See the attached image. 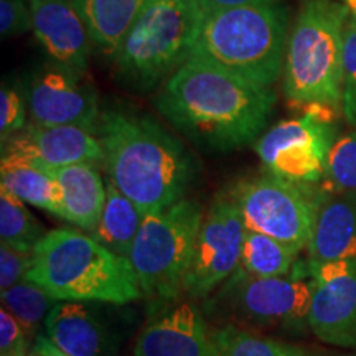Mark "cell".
I'll list each match as a JSON object with an SVG mask.
<instances>
[{"label":"cell","instance_id":"6da1fadb","mask_svg":"<svg viewBox=\"0 0 356 356\" xmlns=\"http://www.w3.org/2000/svg\"><path fill=\"white\" fill-rule=\"evenodd\" d=\"M275 92L190 58L163 83L155 108L203 149L228 152L261 139Z\"/></svg>","mask_w":356,"mask_h":356},{"label":"cell","instance_id":"7a4b0ae2","mask_svg":"<svg viewBox=\"0 0 356 356\" xmlns=\"http://www.w3.org/2000/svg\"><path fill=\"white\" fill-rule=\"evenodd\" d=\"M108 178L144 215L185 198L197 177V163L186 145L157 121L104 111L97 126Z\"/></svg>","mask_w":356,"mask_h":356},{"label":"cell","instance_id":"3957f363","mask_svg":"<svg viewBox=\"0 0 356 356\" xmlns=\"http://www.w3.org/2000/svg\"><path fill=\"white\" fill-rule=\"evenodd\" d=\"M25 280L58 302L124 305L144 296L127 257L109 251L91 234L70 228L47 231L35 248Z\"/></svg>","mask_w":356,"mask_h":356},{"label":"cell","instance_id":"277c9868","mask_svg":"<svg viewBox=\"0 0 356 356\" xmlns=\"http://www.w3.org/2000/svg\"><path fill=\"white\" fill-rule=\"evenodd\" d=\"M287 32L289 13L280 3L204 10L190 58L273 88L284 70Z\"/></svg>","mask_w":356,"mask_h":356},{"label":"cell","instance_id":"5b68a950","mask_svg":"<svg viewBox=\"0 0 356 356\" xmlns=\"http://www.w3.org/2000/svg\"><path fill=\"white\" fill-rule=\"evenodd\" d=\"M350 13L333 0H304L284 60V92L296 104L341 111Z\"/></svg>","mask_w":356,"mask_h":356},{"label":"cell","instance_id":"8992f818","mask_svg":"<svg viewBox=\"0 0 356 356\" xmlns=\"http://www.w3.org/2000/svg\"><path fill=\"white\" fill-rule=\"evenodd\" d=\"M198 0H147L114 56L124 84L147 91L190 60L203 19Z\"/></svg>","mask_w":356,"mask_h":356},{"label":"cell","instance_id":"52a82bcc","mask_svg":"<svg viewBox=\"0 0 356 356\" xmlns=\"http://www.w3.org/2000/svg\"><path fill=\"white\" fill-rule=\"evenodd\" d=\"M203 218V208L186 198L145 215L127 259L149 299L170 300L184 291Z\"/></svg>","mask_w":356,"mask_h":356},{"label":"cell","instance_id":"ba28073f","mask_svg":"<svg viewBox=\"0 0 356 356\" xmlns=\"http://www.w3.org/2000/svg\"><path fill=\"white\" fill-rule=\"evenodd\" d=\"M312 184H297L273 173L252 177L231 193L246 228L270 236L296 252L307 248L325 195Z\"/></svg>","mask_w":356,"mask_h":356},{"label":"cell","instance_id":"9c48e42d","mask_svg":"<svg viewBox=\"0 0 356 356\" xmlns=\"http://www.w3.org/2000/svg\"><path fill=\"white\" fill-rule=\"evenodd\" d=\"M328 109H309L304 118L275 124L257 140L256 150L267 173L297 184H315L325 175L335 131Z\"/></svg>","mask_w":356,"mask_h":356},{"label":"cell","instance_id":"30bf717a","mask_svg":"<svg viewBox=\"0 0 356 356\" xmlns=\"http://www.w3.org/2000/svg\"><path fill=\"white\" fill-rule=\"evenodd\" d=\"M222 296L244 323L300 328L309 323L314 279L307 280L297 275L254 277L236 269Z\"/></svg>","mask_w":356,"mask_h":356},{"label":"cell","instance_id":"8fae6325","mask_svg":"<svg viewBox=\"0 0 356 356\" xmlns=\"http://www.w3.org/2000/svg\"><path fill=\"white\" fill-rule=\"evenodd\" d=\"M248 228L233 198H218L204 213L184 291L204 299L236 273Z\"/></svg>","mask_w":356,"mask_h":356},{"label":"cell","instance_id":"7c38bea8","mask_svg":"<svg viewBox=\"0 0 356 356\" xmlns=\"http://www.w3.org/2000/svg\"><path fill=\"white\" fill-rule=\"evenodd\" d=\"M25 97L30 119L37 126H74L97 132L99 99L84 74L51 61L32 74Z\"/></svg>","mask_w":356,"mask_h":356},{"label":"cell","instance_id":"4fadbf2b","mask_svg":"<svg viewBox=\"0 0 356 356\" xmlns=\"http://www.w3.org/2000/svg\"><path fill=\"white\" fill-rule=\"evenodd\" d=\"M314 296L309 327L325 343L356 351V261L310 269Z\"/></svg>","mask_w":356,"mask_h":356},{"label":"cell","instance_id":"5bb4252c","mask_svg":"<svg viewBox=\"0 0 356 356\" xmlns=\"http://www.w3.org/2000/svg\"><path fill=\"white\" fill-rule=\"evenodd\" d=\"M2 155L33 160L47 168H61L76 163H97L104 150L97 134L74 126L43 127L29 124L2 142Z\"/></svg>","mask_w":356,"mask_h":356},{"label":"cell","instance_id":"9a60e30c","mask_svg":"<svg viewBox=\"0 0 356 356\" xmlns=\"http://www.w3.org/2000/svg\"><path fill=\"white\" fill-rule=\"evenodd\" d=\"M32 30L55 63L86 74L91 56L88 29L71 0H29Z\"/></svg>","mask_w":356,"mask_h":356},{"label":"cell","instance_id":"2e32d148","mask_svg":"<svg viewBox=\"0 0 356 356\" xmlns=\"http://www.w3.org/2000/svg\"><path fill=\"white\" fill-rule=\"evenodd\" d=\"M134 356H210V332L197 305L178 304L147 323Z\"/></svg>","mask_w":356,"mask_h":356},{"label":"cell","instance_id":"e0dca14e","mask_svg":"<svg viewBox=\"0 0 356 356\" xmlns=\"http://www.w3.org/2000/svg\"><path fill=\"white\" fill-rule=\"evenodd\" d=\"M309 267L335 261H356V195L323 197L307 244Z\"/></svg>","mask_w":356,"mask_h":356},{"label":"cell","instance_id":"ac0fdd59","mask_svg":"<svg viewBox=\"0 0 356 356\" xmlns=\"http://www.w3.org/2000/svg\"><path fill=\"white\" fill-rule=\"evenodd\" d=\"M44 330L51 343L70 356H111L108 325L83 302H58L44 320Z\"/></svg>","mask_w":356,"mask_h":356},{"label":"cell","instance_id":"d6986e66","mask_svg":"<svg viewBox=\"0 0 356 356\" xmlns=\"http://www.w3.org/2000/svg\"><path fill=\"white\" fill-rule=\"evenodd\" d=\"M53 177L63 190V218L83 231L96 229L108 198V184L95 163H76L51 168Z\"/></svg>","mask_w":356,"mask_h":356},{"label":"cell","instance_id":"ffe728a7","mask_svg":"<svg viewBox=\"0 0 356 356\" xmlns=\"http://www.w3.org/2000/svg\"><path fill=\"white\" fill-rule=\"evenodd\" d=\"M0 181V186L24 203L63 218V190L53 177L51 168L15 155H2Z\"/></svg>","mask_w":356,"mask_h":356},{"label":"cell","instance_id":"44dd1931","mask_svg":"<svg viewBox=\"0 0 356 356\" xmlns=\"http://www.w3.org/2000/svg\"><path fill=\"white\" fill-rule=\"evenodd\" d=\"M86 25L92 47L113 58L147 0H71Z\"/></svg>","mask_w":356,"mask_h":356},{"label":"cell","instance_id":"7402d4cb","mask_svg":"<svg viewBox=\"0 0 356 356\" xmlns=\"http://www.w3.org/2000/svg\"><path fill=\"white\" fill-rule=\"evenodd\" d=\"M108 198L102 216L91 236L115 254L129 257L145 215L108 178Z\"/></svg>","mask_w":356,"mask_h":356},{"label":"cell","instance_id":"603a6c76","mask_svg":"<svg viewBox=\"0 0 356 356\" xmlns=\"http://www.w3.org/2000/svg\"><path fill=\"white\" fill-rule=\"evenodd\" d=\"M297 254L287 244L248 229L238 269L254 277H284L292 273Z\"/></svg>","mask_w":356,"mask_h":356},{"label":"cell","instance_id":"cb8c5ba5","mask_svg":"<svg viewBox=\"0 0 356 356\" xmlns=\"http://www.w3.org/2000/svg\"><path fill=\"white\" fill-rule=\"evenodd\" d=\"M210 356H307L304 350L236 325L210 332Z\"/></svg>","mask_w":356,"mask_h":356},{"label":"cell","instance_id":"d4e9b609","mask_svg":"<svg viewBox=\"0 0 356 356\" xmlns=\"http://www.w3.org/2000/svg\"><path fill=\"white\" fill-rule=\"evenodd\" d=\"M47 231L25 203L0 186V238L22 252H33Z\"/></svg>","mask_w":356,"mask_h":356},{"label":"cell","instance_id":"484cf974","mask_svg":"<svg viewBox=\"0 0 356 356\" xmlns=\"http://www.w3.org/2000/svg\"><path fill=\"white\" fill-rule=\"evenodd\" d=\"M58 304V300L47 291L30 280H22L2 292V307L19 320L29 335H33L43 320H47L50 310Z\"/></svg>","mask_w":356,"mask_h":356},{"label":"cell","instance_id":"4316f807","mask_svg":"<svg viewBox=\"0 0 356 356\" xmlns=\"http://www.w3.org/2000/svg\"><path fill=\"white\" fill-rule=\"evenodd\" d=\"M323 177L338 193L356 195V129L333 142Z\"/></svg>","mask_w":356,"mask_h":356},{"label":"cell","instance_id":"83f0119b","mask_svg":"<svg viewBox=\"0 0 356 356\" xmlns=\"http://www.w3.org/2000/svg\"><path fill=\"white\" fill-rule=\"evenodd\" d=\"M26 97L19 86L3 81L0 88V140L6 142L26 126Z\"/></svg>","mask_w":356,"mask_h":356},{"label":"cell","instance_id":"f1b7e54d","mask_svg":"<svg viewBox=\"0 0 356 356\" xmlns=\"http://www.w3.org/2000/svg\"><path fill=\"white\" fill-rule=\"evenodd\" d=\"M341 114H343L345 121L356 129V24L351 19L348 20L345 32Z\"/></svg>","mask_w":356,"mask_h":356},{"label":"cell","instance_id":"f546056e","mask_svg":"<svg viewBox=\"0 0 356 356\" xmlns=\"http://www.w3.org/2000/svg\"><path fill=\"white\" fill-rule=\"evenodd\" d=\"M32 261L33 252H22L6 243L0 244V291H8L25 280Z\"/></svg>","mask_w":356,"mask_h":356},{"label":"cell","instance_id":"4dcf8cb0","mask_svg":"<svg viewBox=\"0 0 356 356\" xmlns=\"http://www.w3.org/2000/svg\"><path fill=\"white\" fill-rule=\"evenodd\" d=\"M32 30L29 0H0V33L12 38Z\"/></svg>","mask_w":356,"mask_h":356},{"label":"cell","instance_id":"1f68e13d","mask_svg":"<svg viewBox=\"0 0 356 356\" xmlns=\"http://www.w3.org/2000/svg\"><path fill=\"white\" fill-rule=\"evenodd\" d=\"M29 333L7 309L0 310V356H29Z\"/></svg>","mask_w":356,"mask_h":356},{"label":"cell","instance_id":"d6a6232c","mask_svg":"<svg viewBox=\"0 0 356 356\" xmlns=\"http://www.w3.org/2000/svg\"><path fill=\"white\" fill-rule=\"evenodd\" d=\"M204 10L216 8H233L246 6H264V3H280V0H198Z\"/></svg>","mask_w":356,"mask_h":356},{"label":"cell","instance_id":"836d02e7","mask_svg":"<svg viewBox=\"0 0 356 356\" xmlns=\"http://www.w3.org/2000/svg\"><path fill=\"white\" fill-rule=\"evenodd\" d=\"M33 353L38 356H70L65 351H61L58 346L51 343V340L48 337L38 335L33 345Z\"/></svg>","mask_w":356,"mask_h":356},{"label":"cell","instance_id":"e575fe53","mask_svg":"<svg viewBox=\"0 0 356 356\" xmlns=\"http://www.w3.org/2000/svg\"><path fill=\"white\" fill-rule=\"evenodd\" d=\"M333 2L341 3L350 13V19L356 24V0H333Z\"/></svg>","mask_w":356,"mask_h":356},{"label":"cell","instance_id":"d590c367","mask_svg":"<svg viewBox=\"0 0 356 356\" xmlns=\"http://www.w3.org/2000/svg\"><path fill=\"white\" fill-rule=\"evenodd\" d=\"M320 356H356V351H355V353H343V355H332V353H328V355H320Z\"/></svg>","mask_w":356,"mask_h":356},{"label":"cell","instance_id":"8d00e7d4","mask_svg":"<svg viewBox=\"0 0 356 356\" xmlns=\"http://www.w3.org/2000/svg\"><path fill=\"white\" fill-rule=\"evenodd\" d=\"M33 356H38V355H35V353H33Z\"/></svg>","mask_w":356,"mask_h":356}]
</instances>
